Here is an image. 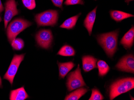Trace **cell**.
Instances as JSON below:
<instances>
[{"instance_id":"cb8c5ba5","label":"cell","mask_w":134,"mask_h":100,"mask_svg":"<svg viewBox=\"0 0 134 100\" xmlns=\"http://www.w3.org/2000/svg\"><path fill=\"white\" fill-rule=\"evenodd\" d=\"M64 0H51L55 6L62 9L63 3Z\"/></svg>"},{"instance_id":"30bf717a","label":"cell","mask_w":134,"mask_h":100,"mask_svg":"<svg viewBox=\"0 0 134 100\" xmlns=\"http://www.w3.org/2000/svg\"><path fill=\"white\" fill-rule=\"evenodd\" d=\"M97 9V6H96L92 11L88 13L83 21V25L88 30L90 36H91L92 33L93 26L96 18Z\"/></svg>"},{"instance_id":"e0dca14e","label":"cell","mask_w":134,"mask_h":100,"mask_svg":"<svg viewBox=\"0 0 134 100\" xmlns=\"http://www.w3.org/2000/svg\"><path fill=\"white\" fill-rule=\"evenodd\" d=\"M81 15V13H79L77 15L74 16L66 19L62 23V24L60 25V27L68 30L73 29L76 26L79 16H80Z\"/></svg>"},{"instance_id":"7c38bea8","label":"cell","mask_w":134,"mask_h":100,"mask_svg":"<svg viewBox=\"0 0 134 100\" xmlns=\"http://www.w3.org/2000/svg\"><path fill=\"white\" fill-rule=\"evenodd\" d=\"M134 41V27L124 35L120 40V43L126 49H130L133 45Z\"/></svg>"},{"instance_id":"277c9868","label":"cell","mask_w":134,"mask_h":100,"mask_svg":"<svg viewBox=\"0 0 134 100\" xmlns=\"http://www.w3.org/2000/svg\"><path fill=\"white\" fill-rule=\"evenodd\" d=\"M59 13L58 10H49L35 16V21L38 27L54 26L58 22Z\"/></svg>"},{"instance_id":"5b68a950","label":"cell","mask_w":134,"mask_h":100,"mask_svg":"<svg viewBox=\"0 0 134 100\" xmlns=\"http://www.w3.org/2000/svg\"><path fill=\"white\" fill-rule=\"evenodd\" d=\"M66 85L69 91H71L78 88L86 86L81 74V69L79 64L74 71L69 74L68 77H67Z\"/></svg>"},{"instance_id":"d6986e66","label":"cell","mask_w":134,"mask_h":100,"mask_svg":"<svg viewBox=\"0 0 134 100\" xmlns=\"http://www.w3.org/2000/svg\"><path fill=\"white\" fill-rule=\"evenodd\" d=\"M97 66L98 69V75L100 77H103L106 75L110 69L107 63L103 60L98 61Z\"/></svg>"},{"instance_id":"7a4b0ae2","label":"cell","mask_w":134,"mask_h":100,"mask_svg":"<svg viewBox=\"0 0 134 100\" xmlns=\"http://www.w3.org/2000/svg\"><path fill=\"white\" fill-rule=\"evenodd\" d=\"M134 88V78L127 77L114 82L110 86L109 98L113 100L121 94L125 93Z\"/></svg>"},{"instance_id":"ffe728a7","label":"cell","mask_w":134,"mask_h":100,"mask_svg":"<svg viewBox=\"0 0 134 100\" xmlns=\"http://www.w3.org/2000/svg\"><path fill=\"white\" fill-rule=\"evenodd\" d=\"M13 48L16 50H20L23 48L24 46V42L23 40L21 38H17L11 43Z\"/></svg>"},{"instance_id":"484cf974","label":"cell","mask_w":134,"mask_h":100,"mask_svg":"<svg viewBox=\"0 0 134 100\" xmlns=\"http://www.w3.org/2000/svg\"><path fill=\"white\" fill-rule=\"evenodd\" d=\"M134 0H125V2L127 4H129V3H130L131 1H133Z\"/></svg>"},{"instance_id":"9a60e30c","label":"cell","mask_w":134,"mask_h":100,"mask_svg":"<svg viewBox=\"0 0 134 100\" xmlns=\"http://www.w3.org/2000/svg\"><path fill=\"white\" fill-rule=\"evenodd\" d=\"M110 14L111 18L117 22H120L124 19L129 18L130 17H134V15L132 14L119 10H110Z\"/></svg>"},{"instance_id":"3957f363","label":"cell","mask_w":134,"mask_h":100,"mask_svg":"<svg viewBox=\"0 0 134 100\" xmlns=\"http://www.w3.org/2000/svg\"><path fill=\"white\" fill-rule=\"evenodd\" d=\"M31 25V22L21 18H17L10 22L7 29L9 42L11 44L18 34Z\"/></svg>"},{"instance_id":"ac0fdd59","label":"cell","mask_w":134,"mask_h":100,"mask_svg":"<svg viewBox=\"0 0 134 100\" xmlns=\"http://www.w3.org/2000/svg\"><path fill=\"white\" fill-rule=\"evenodd\" d=\"M75 54L74 49L71 46L66 45L62 47L57 54L63 56H73Z\"/></svg>"},{"instance_id":"83f0119b","label":"cell","mask_w":134,"mask_h":100,"mask_svg":"<svg viewBox=\"0 0 134 100\" xmlns=\"http://www.w3.org/2000/svg\"><path fill=\"white\" fill-rule=\"evenodd\" d=\"M2 21V18H1V17L0 16V22Z\"/></svg>"},{"instance_id":"d4e9b609","label":"cell","mask_w":134,"mask_h":100,"mask_svg":"<svg viewBox=\"0 0 134 100\" xmlns=\"http://www.w3.org/2000/svg\"><path fill=\"white\" fill-rule=\"evenodd\" d=\"M4 10V8L1 0H0V14H1Z\"/></svg>"},{"instance_id":"603a6c76","label":"cell","mask_w":134,"mask_h":100,"mask_svg":"<svg viewBox=\"0 0 134 100\" xmlns=\"http://www.w3.org/2000/svg\"><path fill=\"white\" fill-rule=\"evenodd\" d=\"M84 2L83 0H66L64 2V4L67 5H76V4H84Z\"/></svg>"},{"instance_id":"7402d4cb","label":"cell","mask_w":134,"mask_h":100,"mask_svg":"<svg viewBox=\"0 0 134 100\" xmlns=\"http://www.w3.org/2000/svg\"><path fill=\"white\" fill-rule=\"evenodd\" d=\"M24 6L28 9L32 10L36 7L35 0H22Z\"/></svg>"},{"instance_id":"2e32d148","label":"cell","mask_w":134,"mask_h":100,"mask_svg":"<svg viewBox=\"0 0 134 100\" xmlns=\"http://www.w3.org/2000/svg\"><path fill=\"white\" fill-rule=\"evenodd\" d=\"M88 89L85 88H79L70 93L65 97V100H78L88 92Z\"/></svg>"},{"instance_id":"8fae6325","label":"cell","mask_w":134,"mask_h":100,"mask_svg":"<svg viewBox=\"0 0 134 100\" xmlns=\"http://www.w3.org/2000/svg\"><path fill=\"white\" fill-rule=\"evenodd\" d=\"M82 68L85 72H88L97 68V59L90 56H85L82 58Z\"/></svg>"},{"instance_id":"9c48e42d","label":"cell","mask_w":134,"mask_h":100,"mask_svg":"<svg viewBox=\"0 0 134 100\" xmlns=\"http://www.w3.org/2000/svg\"><path fill=\"white\" fill-rule=\"evenodd\" d=\"M115 67L121 71L134 74V56L130 54L125 56L120 59Z\"/></svg>"},{"instance_id":"4fadbf2b","label":"cell","mask_w":134,"mask_h":100,"mask_svg":"<svg viewBox=\"0 0 134 100\" xmlns=\"http://www.w3.org/2000/svg\"><path fill=\"white\" fill-rule=\"evenodd\" d=\"M28 97V95L24 87L10 91L9 97L10 100H24Z\"/></svg>"},{"instance_id":"4316f807","label":"cell","mask_w":134,"mask_h":100,"mask_svg":"<svg viewBox=\"0 0 134 100\" xmlns=\"http://www.w3.org/2000/svg\"><path fill=\"white\" fill-rule=\"evenodd\" d=\"M2 87V79H1V77L0 76V88Z\"/></svg>"},{"instance_id":"6da1fadb","label":"cell","mask_w":134,"mask_h":100,"mask_svg":"<svg viewBox=\"0 0 134 100\" xmlns=\"http://www.w3.org/2000/svg\"><path fill=\"white\" fill-rule=\"evenodd\" d=\"M119 35V30H116L99 34L96 37L98 44L110 58L113 56L117 50Z\"/></svg>"},{"instance_id":"ba28073f","label":"cell","mask_w":134,"mask_h":100,"mask_svg":"<svg viewBox=\"0 0 134 100\" xmlns=\"http://www.w3.org/2000/svg\"><path fill=\"white\" fill-rule=\"evenodd\" d=\"M17 4L15 0H7L5 3V12L4 21V28L6 29L8 23L15 16L19 14Z\"/></svg>"},{"instance_id":"f1b7e54d","label":"cell","mask_w":134,"mask_h":100,"mask_svg":"<svg viewBox=\"0 0 134 100\" xmlns=\"http://www.w3.org/2000/svg\"><path fill=\"white\" fill-rule=\"evenodd\" d=\"M94 1H97V0H94Z\"/></svg>"},{"instance_id":"8992f818","label":"cell","mask_w":134,"mask_h":100,"mask_svg":"<svg viewBox=\"0 0 134 100\" xmlns=\"http://www.w3.org/2000/svg\"><path fill=\"white\" fill-rule=\"evenodd\" d=\"M25 55V54L14 55L9 68L4 76V79L8 80L11 85L13 83L14 78L20 64L24 59Z\"/></svg>"},{"instance_id":"5bb4252c","label":"cell","mask_w":134,"mask_h":100,"mask_svg":"<svg viewBox=\"0 0 134 100\" xmlns=\"http://www.w3.org/2000/svg\"><path fill=\"white\" fill-rule=\"evenodd\" d=\"M59 69V76L60 78H64L68 72L75 66L73 62L66 63H59L58 62Z\"/></svg>"},{"instance_id":"44dd1931","label":"cell","mask_w":134,"mask_h":100,"mask_svg":"<svg viewBox=\"0 0 134 100\" xmlns=\"http://www.w3.org/2000/svg\"><path fill=\"white\" fill-rule=\"evenodd\" d=\"M104 98V97L98 89H92V95L89 100H103Z\"/></svg>"},{"instance_id":"52a82bcc","label":"cell","mask_w":134,"mask_h":100,"mask_svg":"<svg viewBox=\"0 0 134 100\" xmlns=\"http://www.w3.org/2000/svg\"><path fill=\"white\" fill-rule=\"evenodd\" d=\"M35 39L37 44L41 48L48 49L51 46L53 40L52 33L49 29L41 30L36 34Z\"/></svg>"}]
</instances>
